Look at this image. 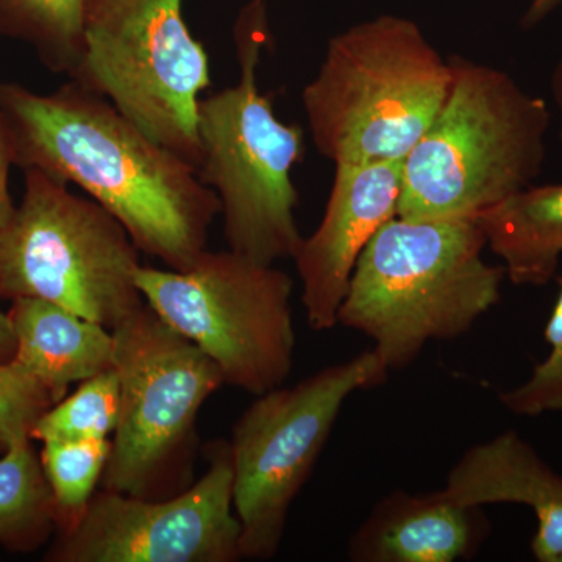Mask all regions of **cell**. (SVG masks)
<instances>
[{
	"mask_svg": "<svg viewBox=\"0 0 562 562\" xmlns=\"http://www.w3.org/2000/svg\"><path fill=\"white\" fill-rule=\"evenodd\" d=\"M491 532L483 508L460 505L442 490L391 492L373 506L349 542L357 562H454L471 560Z\"/></svg>",
	"mask_w": 562,
	"mask_h": 562,
	"instance_id": "4fadbf2b",
	"label": "cell"
},
{
	"mask_svg": "<svg viewBox=\"0 0 562 562\" xmlns=\"http://www.w3.org/2000/svg\"><path fill=\"white\" fill-rule=\"evenodd\" d=\"M55 403L46 384L13 361L0 362V454L22 439H32L33 428Z\"/></svg>",
	"mask_w": 562,
	"mask_h": 562,
	"instance_id": "44dd1931",
	"label": "cell"
},
{
	"mask_svg": "<svg viewBox=\"0 0 562 562\" xmlns=\"http://www.w3.org/2000/svg\"><path fill=\"white\" fill-rule=\"evenodd\" d=\"M209 469L187 491L161 498L99 487L87 512L57 532L47 562H235L241 525L233 509L231 443H210Z\"/></svg>",
	"mask_w": 562,
	"mask_h": 562,
	"instance_id": "8fae6325",
	"label": "cell"
},
{
	"mask_svg": "<svg viewBox=\"0 0 562 562\" xmlns=\"http://www.w3.org/2000/svg\"><path fill=\"white\" fill-rule=\"evenodd\" d=\"M68 79L109 99L195 169L201 165L199 103L213 81L183 0H87L83 50Z\"/></svg>",
	"mask_w": 562,
	"mask_h": 562,
	"instance_id": "ba28073f",
	"label": "cell"
},
{
	"mask_svg": "<svg viewBox=\"0 0 562 562\" xmlns=\"http://www.w3.org/2000/svg\"><path fill=\"white\" fill-rule=\"evenodd\" d=\"M442 492L473 508L497 503L528 506L538 519L531 541L536 560L562 562V475L516 431L465 450L450 469Z\"/></svg>",
	"mask_w": 562,
	"mask_h": 562,
	"instance_id": "5bb4252c",
	"label": "cell"
},
{
	"mask_svg": "<svg viewBox=\"0 0 562 562\" xmlns=\"http://www.w3.org/2000/svg\"><path fill=\"white\" fill-rule=\"evenodd\" d=\"M319 227L303 238L294 261L306 321L314 331L338 325L358 258L376 232L397 216L403 161L335 165Z\"/></svg>",
	"mask_w": 562,
	"mask_h": 562,
	"instance_id": "7c38bea8",
	"label": "cell"
},
{
	"mask_svg": "<svg viewBox=\"0 0 562 562\" xmlns=\"http://www.w3.org/2000/svg\"><path fill=\"white\" fill-rule=\"evenodd\" d=\"M57 535L49 482L33 439L11 446L0 458V547L33 553Z\"/></svg>",
	"mask_w": 562,
	"mask_h": 562,
	"instance_id": "e0dca14e",
	"label": "cell"
},
{
	"mask_svg": "<svg viewBox=\"0 0 562 562\" xmlns=\"http://www.w3.org/2000/svg\"><path fill=\"white\" fill-rule=\"evenodd\" d=\"M11 166H14L13 144H11L9 125L0 111V228L10 220L16 206L11 199L9 187Z\"/></svg>",
	"mask_w": 562,
	"mask_h": 562,
	"instance_id": "603a6c76",
	"label": "cell"
},
{
	"mask_svg": "<svg viewBox=\"0 0 562 562\" xmlns=\"http://www.w3.org/2000/svg\"><path fill=\"white\" fill-rule=\"evenodd\" d=\"M85 5L87 0H0V36L27 44L44 68L69 77L83 50Z\"/></svg>",
	"mask_w": 562,
	"mask_h": 562,
	"instance_id": "ac0fdd59",
	"label": "cell"
},
{
	"mask_svg": "<svg viewBox=\"0 0 562 562\" xmlns=\"http://www.w3.org/2000/svg\"><path fill=\"white\" fill-rule=\"evenodd\" d=\"M561 3L562 0H531L530 9L524 14V27H535L539 22L546 20L552 11L557 10Z\"/></svg>",
	"mask_w": 562,
	"mask_h": 562,
	"instance_id": "d4e9b609",
	"label": "cell"
},
{
	"mask_svg": "<svg viewBox=\"0 0 562 562\" xmlns=\"http://www.w3.org/2000/svg\"><path fill=\"white\" fill-rule=\"evenodd\" d=\"M113 338L121 412L101 487L149 501L173 497L195 482L199 413L224 376L147 303Z\"/></svg>",
	"mask_w": 562,
	"mask_h": 562,
	"instance_id": "8992f818",
	"label": "cell"
},
{
	"mask_svg": "<svg viewBox=\"0 0 562 562\" xmlns=\"http://www.w3.org/2000/svg\"><path fill=\"white\" fill-rule=\"evenodd\" d=\"M486 246L476 221L395 216L358 258L338 324L371 338L387 371L408 368L501 302L506 271L483 260Z\"/></svg>",
	"mask_w": 562,
	"mask_h": 562,
	"instance_id": "7a4b0ae2",
	"label": "cell"
},
{
	"mask_svg": "<svg viewBox=\"0 0 562 562\" xmlns=\"http://www.w3.org/2000/svg\"><path fill=\"white\" fill-rule=\"evenodd\" d=\"M0 228V301L43 299L114 330L146 305L140 251L116 217L40 169Z\"/></svg>",
	"mask_w": 562,
	"mask_h": 562,
	"instance_id": "52a82bcc",
	"label": "cell"
},
{
	"mask_svg": "<svg viewBox=\"0 0 562 562\" xmlns=\"http://www.w3.org/2000/svg\"><path fill=\"white\" fill-rule=\"evenodd\" d=\"M14 351H16V339H14L9 314L0 310V362L13 361Z\"/></svg>",
	"mask_w": 562,
	"mask_h": 562,
	"instance_id": "cb8c5ba5",
	"label": "cell"
},
{
	"mask_svg": "<svg viewBox=\"0 0 562 562\" xmlns=\"http://www.w3.org/2000/svg\"><path fill=\"white\" fill-rule=\"evenodd\" d=\"M552 92L554 102H557L558 109L562 111V58L561 61L558 63L557 69H554L552 77ZM562 143V132L560 135Z\"/></svg>",
	"mask_w": 562,
	"mask_h": 562,
	"instance_id": "484cf974",
	"label": "cell"
},
{
	"mask_svg": "<svg viewBox=\"0 0 562 562\" xmlns=\"http://www.w3.org/2000/svg\"><path fill=\"white\" fill-rule=\"evenodd\" d=\"M543 336L550 347L546 360L536 364L527 382L498 395L502 405L517 416L562 412V280Z\"/></svg>",
	"mask_w": 562,
	"mask_h": 562,
	"instance_id": "7402d4cb",
	"label": "cell"
},
{
	"mask_svg": "<svg viewBox=\"0 0 562 562\" xmlns=\"http://www.w3.org/2000/svg\"><path fill=\"white\" fill-rule=\"evenodd\" d=\"M271 41L266 0H251L235 24L239 81L199 103V179L216 192L228 249L260 265L294 260L303 236L292 169L305 157V133L277 117L258 87L262 49Z\"/></svg>",
	"mask_w": 562,
	"mask_h": 562,
	"instance_id": "277c9868",
	"label": "cell"
},
{
	"mask_svg": "<svg viewBox=\"0 0 562 562\" xmlns=\"http://www.w3.org/2000/svg\"><path fill=\"white\" fill-rule=\"evenodd\" d=\"M390 371L372 350L321 369L294 386L258 395L233 427V509L241 525V560L279 552L292 502L327 446L344 403L386 383Z\"/></svg>",
	"mask_w": 562,
	"mask_h": 562,
	"instance_id": "30bf717a",
	"label": "cell"
},
{
	"mask_svg": "<svg viewBox=\"0 0 562 562\" xmlns=\"http://www.w3.org/2000/svg\"><path fill=\"white\" fill-rule=\"evenodd\" d=\"M443 60L416 22L383 16L328 43L302 92L314 146L335 165L403 161L452 88Z\"/></svg>",
	"mask_w": 562,
	"mask_h": 562,
	"instance_id": "5b68a950",
	"label": "cell"
},
{
	"mask_svg": "<svg viewBox=\"0 0 562 562\" xmlns=\"http://www.w3.org/2000/svg\"><path fill=\"white\" fill-rule=\"evenodd\" d=\"M111 439L43 442L40 458L54 495L57 532L69 530L101 487Z\"/></svg>",
	"mask_w": 562,
	"mask_h": 562,
	"instance_id": "d6986e66",
	"label": "cell"
},
{
	"mask_svg": "<svg viewBox=\"0 0 562 562\" xmlns=\"http://www.w3.org/2000/svg\"><path fill=\"white\" fill-rule=\"evenodd\" d=\"M517 286H543L562 255V183L525 188L475 220Z\"/></svg>",
	"mask_w": 562,
	"mask_h": 562,
	"instance_id": "2e32d148",
	"label": "cell"
},
{
	"mask_svg": "<svg viewBox=\"0 0 562 562\" xmlns=\"http://www.w3.org/2000/svg\"><path fill=\"white\" fill-rule=\"evenodd\" d=\"M121 412L120 376L113 369L79 383L70 395L43 414L33 441H95L111 439Z\"/></svg>",
	"mask_w": 562,
	"mask_h": 562,
	"instance_id": "ffe728a7",
	"label": "cell"
},
{
	"mask_svg": "<svg viewBox=\"0 0 562 562\" xmlns=\"http://www.w3.org/2000/svg\"><path fill=\"white\" fill-rule=\"evenodd\" d=\"M147 305L220 368L225 384L254 395L283 386L294 364V281L231 249L205 250L187 271L143 266Z\"/></svg>",
	"mask_w": 562,
	"mask_h": 562,
	"instance_id": "9c48e42d",
	"label": "cell"
},
{
	"mask_svg": "<svg viewBox=\"0 0 562 562\" xmlns=\"http://www.w3.org/2000/svg\"><path fill=\"white\" fill-rule=\"evenodd\" d=\"M452 88L403 160L397 216L475 221L531 187L546 160L550 111L501 69L450 58Z\"/></svg>",
	"mask_w": 562,
	"mask_h": 562,
	"instance_id": "3957f363",
	"label": "cell"
},
{
	"mask_svg": "<svg viewBox=\"0 0 562 562\" xmlns=\"http://www.w3.org/2000/svg\"><path fill=\"white\" fill-rule=\"evenodd\" d=\"M14 166L87 192L121 222L140 254L187 271L221 214L198 169L98 92L66 81L50 94L0 83Z\"/></svg>",
	"mask_w": 562,
	"mask_h": 562,
	"instance_id": "6da1fadb",
	"label": "cell"
},
{
	"mask_svg": "<svg viewBox=\"0 0 562 562\" xmlns=\"http://www.w3.org/2000/svg\"><path fill=\"white\" fill-rule=\"evenodd\" d=\"M13 362L49 387L58 402L70 384L113 369V330L43 299H16L9 312Z\"/></svg>",
	"mask_w": 562,
	"mask_h": 562,
	"instance_id": "9a60e30c",
	"label": "cell"
}]
</instances>
